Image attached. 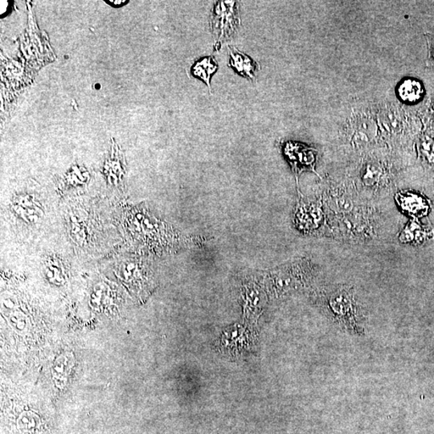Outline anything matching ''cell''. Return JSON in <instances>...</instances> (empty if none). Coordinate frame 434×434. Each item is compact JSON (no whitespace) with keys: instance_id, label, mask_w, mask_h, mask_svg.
Instances as JSON below:
<instances>
[{"instance_id":"1","label":"cell","mask_w":434,"mask_h":434,"mask_svg":"<svg viewBox=\"0 0 434 434\" xmlns=\"http://www.w3.org/2000/svg\"><path fill=\"white\" fill-rule=\"evenodd\" d=\"M320 296L321 307L334 324L353 335H363L364 315L353 287L332 286Z\"/></svg>"},{"instance_id":"2","label":"cell","mask_w":434,"mask_h":434,"mask_svg":"<svg viewBox=\"0 0 434 434\" xmlns=\"http://www.w3.org/2000/svg\"><path fill=\"white\" fill-rule=\"evenodd\" d=\"M376 223L375 211L363 205L352 213L333 216L332 232L344 240L367 241L376 235Z\"/></svg>"},{"instance_id":"3","label":"cell","mask_w":434,"mask_h":434,"mask_svg":"<svg viewBox=\"0 0 434 434\" xmlns=\"http://www.w3.org/2000/svg\"><path fill=\"white\" fill-rule=\"evenodd\" d=\"M236 4L235 1H224L216 5L211 29L216 37V44L230 38L235 32L237 25L240 24Z\"/></svg>"},{"instance_id":"4","label":"cell","mask_w":434,"mask_h":434,"mask_svg":"<svg viewBox=\"0 0 434 434\" xmlns=\"http://www.w3.org/2000/svg\"><path fill=\"white\" fill-rule=\"evenodd\" d=\"M285 154L296 172L305 169L314 170L315 157L313 149L303 144L289 142L285 147Z\"/></svg>"},{"instance_id":"5","label":"cell","mask_w":434,"mask_h":434,"mask_svg":"<svg viewBox=\"0 0 434 434\" xmlns=\"http://www.w3.org/2000/svg\"><path fill=\"white\" fill-rule=\"evenodd\" d=\"M228 50H229L230 54V65L233 67L238 74L246 77V79L254 80L256 72L260 70L259 64L255 63V61L247 57L246 54L239 51L235 47L230 46L228 48Z\"/></svg>"},{"instance_id":"6","label":"cell","mask_w":434,"mask_h":434,"mask_svg":"<svg viewBox=\"0 0 434 434\" xmlns=\"http://www.w3.org/2000/svg\"><path fill=\"white\" fill-rule=\"evenodd\" d=\"M353 126V133L352 135V143L356 147H366L376 137V125L374 121L368 118L355 119Z\"/></svg>"},{"instance_id":"7","label":"cell","mask_w":434,"mask_h":434,"mask_svg":"<svg viewBox=\"0 0 434 434\" xmlns=\"http://www.w3.org/2000/svg\"><path fill=\"white\" fill-rule=\"evenodd\" d=\"M424 94V88L419 81L414 79L403 81L398 86V96L406 103H416Z\"/></svg>"},{"instance_id":"8","label":"cell","mask_w":434,"mask_h":434,"mask_svg":"<svg viewBox=\"0 0 434 434\" xmlns=\"http://www.w3.org/2000/svg\"><path fill=\"white\" fill-rule=\"evenodd\" d=\"M218 70V65L213 57H208L199 60L192 67L194 76L202 79L209 88L211 91V77Z\"/></svg>"},{"instance_id":"9","label":"cell","mask_w":434,"mask_h":434,"mask_svg":"<svg viewBox=\"0 0 434 434\" xmlns=\"http://www.w3.org/2000/svg\"><path fill=\"white\" fill-rule=\"evenodd\" d=\"M386 174L385 170L376 164H369L365 166L362 174V181L364 185L369 188H377L383 185V178H386Z\"/></svg>"},{"instance_id":"10","label":"cell","mask_w":434,"mask_h":434,"mask_svg":"<svg viewBox=\"0 0 434 434\" xmlns=\"http://www.w3.org/2000/svg\"><path fill=\"white\" fill-rule=\"evenodd\" d=\"M428 48H430V58L434 64V35H430L428 39Z\"/></svg>"},{"instance_id":"11","label":"cell","mask_w":434,"mask_h":434,"mask_svg":"<svg viewBox=\"0 0 434 434\" xmlns=\"http://www.w3.org/2000/svg\"><path fill=\"white\" fill-rule=\"evenodd\" d=\"M108 3H112L114 4V6H116V5H119V4L125 3V1H108Z\"/></svg>"}]
</instances>
